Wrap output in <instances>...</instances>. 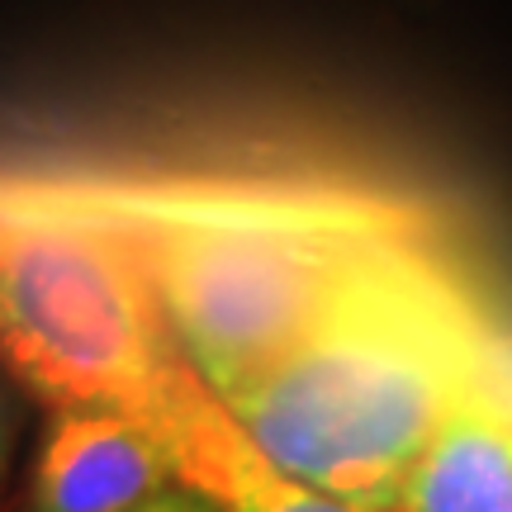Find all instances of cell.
Instances as JSON below:
<instances>
[{
	"instance_id": "7a4b0ae2",
	"label": "cell",
	"mask_w": 512,
	"mask_h": 512,
	"mask_svg": "<svg viewBox=\"0 0 512 512\" xmlns=\"http://www.w3.org/2000/svg\"><path fill=\"white\" fill-rule=\"evenodd\" d=\"M494 380L479 299L437 242L361 275L266 375L219 399L280 475L361 512H399L403 484L465 394Z\"/></svg>"
},
{
	"instance_id": "6da1fadb",
	"label": "cell",
	"mask_w": 512,
	"mask_h": 512,
	"mask_svg": "<svg viewBox=\"0 0 512 512\" xmlns=\"http://www.w3.org/2000/svg\"><path fill=\"white\" fill-rule=\"evenodd\" d=\"M91 195L219 399L299 347L361 275L432 242L418 209L332 181H91Z\"/></svg>"
},
{
	"instance_id": "ba28073f",
	"label": "cell",
	"mask_w": 512,
	"mask_h": 512,
	"mask_svg": "<svg viewBox=\"0 0 512 512\" xmlns=\"http://www.w3.org/2000/svg\"><path fill=\"white\" fill-rule=\"evenodd\" d=\"M10 451H15V422H10V403L0 394V484H5V470H10Z\"/></svg>"
},
{
	"instance_id": "52a82bcc",
	"label": "cell",
	"mask_w": 512,
	"mask_h": 512,
	"mask_svg": "<svg viewBox=\"0 0 512 512\" xmlns=\"http://www.w3.org/2000/svg\"><path fill=\"white\" fill-rule=\"evenodd\" d=\"M124 512H223V508L209 494H200L195 484H171V489L143 498V503H133Z\"/></svg>"
},
{
	"instance_id": "5b68a950",
	"label": "cell",
	"mask_w": 512,
	"mask_h": 512,
	"mask_svg": "<svg viewBox=\"0 0 512 512\" xmlns=\"http://www.w3.org/2000/svg\"><path fill=\"white\" fill-rule=\"evenodd\" d=\"M162 432L176 451L181 484H195L223 512H361L342 498L280 475L204 380H190V389L166 413Z\"/></svg>"
},
{
	"instance_id": "8992f818",
	"label": "cell",
	"mask_w": 512,
	"mask_h": 512,
	"mask_svg": "<svg viewBox=\"0 0 512 512\" xmlns=\"http://www.w3.org/2000/svg\"><path fill=\"white\" fill-rule=\"evenodd\" d=\"M399 512H512V403L494 380L441 422L403 484Z\"/></svg>"
},
{
	"instance_id": "3957f363",
	"label": "cell",
	"mask_w": 512,
	"mask_h": 512,
	"mask_svg": "<svg viewBox=\"0 0 512 512\" xmlns=\"http://www.w3.org/2000/svg\"><path fill=\"white\" fill-rule=\"evenodd\" d=\"M0 361L57 408H124L157 427L200 380L91 181L0 176Z\"/></svg>"
},
{
	"instance_id": "277c9868",
	"label": "cell",
	"mask_w": 512,
	"mask_h": 512,
	"mask_svg": "<svg viewBox=\"0 0 512 512\" xmlns=\"http://www.w3.org/2000/svg\"><path fill=\"white\" fill-rule=\"evenodd\" d=\"M181 484L157 422L124 408H57L29 479V512H124Z\"/></svg>"
}]
</instances>
